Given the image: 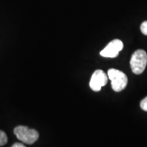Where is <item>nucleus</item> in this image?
<instances>
[{"label": "nucleus", "instance_id": "1", "mask_svg": "<svg viewBox=\"0 0 147 147\" xmlns=\"http://www.w3.org/2000/svg\"><path fill=\"white\" fill-rule=\"evenodd\" d=\"M107 75L111 81L112 88L115 92H120L126 87L128 79L123 71L112 68L108 69Z\"/></svg>", "mask_w": 147, "mask_h": 147}, {"label": "nucleus", "instance_id": "2", "mask_svg": "<svg viewBox=\"0 0 147 147\" xmlns=\"http://www.w3.org/2000/svg\"><path fill=\"white\" fill-rule=\"evenodd\" d=\"M14 133L16 138L25 144H32L39 138V134L34 129L26 126H18L14 128Z\"/></svg>", "mask_w": 147, "mask_h": 147}, {"label": "nucleus", "instance_id": "3", "mask_svg": "<svg viewBox=\"0 0 147 147\" xmlns=\"http://www.w3.org/2000/svg\"><path fill=\"white\" fill-rule=\"evenodd\" d=\"M147 65V54L144 50H137L130 59L131 70L135 74H140L144 71Z\"/></svg>", "mask_w": 147, "mask_h": 147}, {"label": "nucleus", "instance_id": "4", "mask_svg": "<svg viewBox=\"0 0 147 147\" xmlns=\"http://www.w3.org/2000/svg\"><path fill=\"white\" fill-rule=\"evenodd\" d=\"M108 75L102 69H97L92 75L89 86L93 91H100L102 87L105 86L108 82Z\"/></svg>", "mask_w": 147, "mask_h": 147}, {"label": "nucleus", "instance_id": "5", "mask_svg": "<svg viewBox=\"0 0 147 147\" xmlns=\"http://www.w3.org/2000/svg\"><path fill=\"white\" fill-rule=\"evenodd\" d=\"M123 48V43L120 40L116 39L111 41L100 52V55L104 57L115 58L118 56L119 52Z\"/></svg>", "mask_w": 147, "mask_h": 147}, {"label": "nucleus", "instance_id": "6", "mask_svg": "<svg viewBox=\"0 0 147 147\" xmlns=\"http://www.w3.org/2000/svg\"><path fill=\"white\" fill-rule=\"evenodd\" d=\"M8 142V138L5 132L0 130V146H3Z\"/></svg>", "mask_w": 147, "mask_h": 147}, {"label": "nucleus", "instance_id": "7", "mask_svg": "<svg viewBox=\"0 0 147 147\" xmlns=\"http://www.w3.org/2000/svg\"><path fill=\"white\" fill-rule=\"evenodd\" d=\"M140 30L145 36H147V21L143 22L140 26Z\"/></svg>", "mask_w": 147, "mask_h": 147}, {"label": "nucleus", "instance_id": "8", "mask_svg": "<svg viewBox=\"0 0 147 147\" xmlns=\"http://www.w3.org/2000/svg\"><path fill=\"white\" fill-rule=\"evenodd\" d=\"M140 108L144 110L147 112V97L141 101L140 102Z\"/></svg>", "mask_w": 147, "mask_h": 147}, {"label": "nucleus", "instance_id": "9", "mask_svg": "<svg viewBox=\"0 0 147 147\" xmlns=\"http://www.w3.org/2000/svg\"><path fill=\"white\" fill-rule=\"evenodd\" d=\"M12 147H26L25 145H23L21 143H14V144L12 145Z\"/></svg>", "mask_w": 147, "mask_h": 147}]
</instances>
